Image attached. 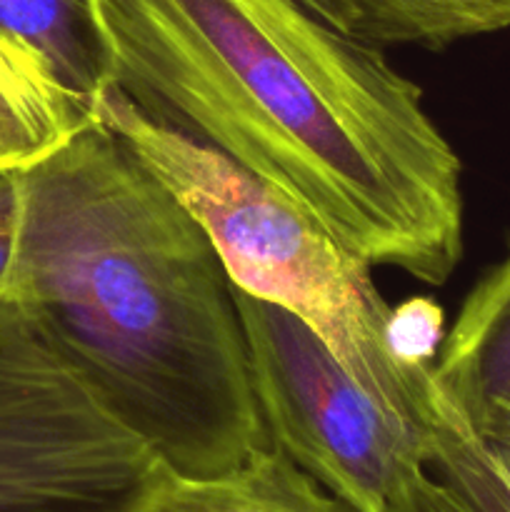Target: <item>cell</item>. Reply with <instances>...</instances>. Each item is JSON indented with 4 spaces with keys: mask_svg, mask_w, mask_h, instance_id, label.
Wrapping results in <instances>:
<instances>
[{
    "mask_svg": "<svg viewBox=\"0 0 510 512\" xmlns=\"http://www.w3.org/2000/svg\"><path fill=\"white\" fill-rule=\"evenodd\" d=\"M478 430H500V433H510V400H505V403L495 405L493 410H490L488 415H485L483 420H480L478 425H475Z\"/></svg>",
    "mask_w": 510,
    "mask_h": 512,
    "instance_id": "obj_13",
    "label": "cell"
},
{
    "mask_svg": "<svg viewBox=\"0 0 510 512\" xmlns=\"http://www.w3.org/2000/svg\"><path fill=\"white\" fill-rule=\"evenodd\" d=\"M433 375L473 425L510 400V253L460 305L453 328L438 345Z\"/></svg>",
    "mask_w": 510,
    "mask_h": 512,
    "instance_id": "obj_7",
    "label": "cell"
},
{
    "mask_svg": "<svg viewBox=\"0 0 510 512\" xmlns=\"http://www.w3.org/2000/svg\"><path fill=\"white\" fill-rule=\"evenodd\" d=\"M93 118L30 50L0 33V173H20Z\"/></svg>",
    "mask_w": 510,
    "mask_h": 512,
    "instance_id": "obj_10",
    "label": "cell"
},
{
    "mask_svg": "<svg viewBox=\"0 0 510 512\" xmlns=\"http://www.w3.org/2000/svg\"><path fill=\"white\" fill-rule=\"evenodd\" d=\"M140 512H360L295 465L283 450L260 448L213 478L160 475Z\"/></svg>",
    "mask_w": 510,
    "mask_h": 512,
    "instance_id": "obj_8",
    "label": "cell"
},
{
    "mask_svg": "<svg viewBox=\"0 0 510 512\" xmlns=\"http://www.w3.org/2000/svg\"><path fill=\"white\" fill-rule=\"evenodd\" d=\"M8 298L170 473L213 478L270 445L218 250L95 115L20 170Z\"/></svg>",
    "mask_w": 510,
    "mask_h": 512,
    "instance_id": "obj_2",
    "label": "cell"
},
{
    "mask_svg": "<svg viewBox=\"0 0 510 512\" xmlns=\"http://www.w3.org/2000/svg\"><path fill=\"white\" fill-rule=\"evenodd\" d=\"M0 33L43 60L83 103L105 88L93 0H0Z\"/></svg>",
    "mask_w": 510,
    "mask_h": 512,
    "instance_id": "obj_11",
    "label": "cell"
},
{
    "mask_svg": "<svg viewBox=\"0 0 510 512\" xmlns=\"http://www.w3.org/2000/svg\"><path fill=\"white\" fill-rule=\"evenodd\" d=\"M90 110L198 220L233 288L293 313L380 408L423 425L438 388L433 363L398 350L393 310L368 260L273 183L143 113L120 90L105 85Z\"/></svg>",
    "mask_w": 510,
    "mask_h": 512,
    "instance_id": "obj_3",
    "label": "cell"
},
{
    "mask_svg": "<svg viewBox=\"0 0 510 512\" xmlns=\"http://www.w3.org/2000/svg\"><path fill=\"white\" fill-rule=\"evenodd\" d=\"M18 175L0 173V300L8 298L18 243Z\"/></svg>",
    "mask_w": 510,
    "mask_h": 512,
    "instance_id": "obj_12",
    "label": "cell"
},
{
    "mask_svg": "<svg viewBox=\"0 0 510 512\" xmlns=\"http://www.w3.org/2000/svg\"><path fill=\"white\" fill-rule=\"evenodd\" d=\"M420 435L425 473L398 512H510V433L478 430L438 385Z\"/></svg>",
    "mask_w": 510,
    "mask_h": 512,
    "instance_id": "obj_6",
    "label": "cell"
},
{
    "mask_svg": "<svg viewBox=\"0 0 510 512\" xmlns=\"http://www.w3.org/2000/svg\"><path fill=\"white\" fill-rule=\"evenodd\" d=\"M105 85L273 183L373 268L448 283L463 165L385 50L295 0H93Z\"/></svg>",
    "mask_w": 510,
    "mask_h": 512,
    "instance_id": "obj_1",
    "label": "cell"
},
{
    "mask_svg": "<svg viewBox=\"0 0 510 512\" xmlns=\"http://www.w3.org/2000/svg\"><path fill=\"white\" fill-rule=\"evenodd\" d=\"M273 448L360 512H398L425 473L423 435L380 408L293 313L235 288Z\"/></svg>",
    "mask_w": 510,
    "mask_h": 512,
    "instance_id": "obj_5",
    "label": "cell"
},
{
    "mask_svg": "<svg viewBox=\"0 0 510 512\" xmlns=\"http://www.w3.org/2000/svg\"><path fill=\"white\" fill-rule=\"evenodd\" d=\"M308 13L373 48L440 50L510 28V0H295Z\"/></svg>",
    "mask_w": 510,
    "mask_h": 512,
    "instance_id": "obj_9",
    "label": "cell"
},
{
    "mask_svg": "<svg viewBox=\"0 0 510 512\" xmlns=\"http://www.w3.org/2000/svg\"><path fill=\"white\" fill-rule=\"evenodd\" d=\"M163 473L33 313L0 300V512H140Z\"/></svg>",
    "mask_w": 510,
    "mask_h": 512,
    "instance_id": "obj_4",
    "label": "cell"
}]
</instances>
